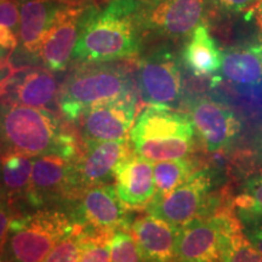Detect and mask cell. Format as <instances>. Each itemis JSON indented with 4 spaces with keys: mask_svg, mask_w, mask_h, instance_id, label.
I'll use <instances>...</instances> for the list:
<instances>
[{
    "mask_svg": "<svg viewBox=\"0 0 262 262\" xmlns=\"http://www.w3.org/2000/svg\"><path fill=\"white\" fill-rule=\"evenodd\" d=\"M143 0H108L91 12L81 29L73 60L104 63L136 58L146 32L142 21Z\"/></svg>",
    "mask_w": 262,
    "mask_h": 262,
    "instance_id": "obj_1",
    "label": "cell"
},
{
    "mask_svg": "<svg viewBox=\"0 0 262 262\" xmlns=\"http://www.w3.org/2000/svg\"><path fill=\"white\" fill-rule=\"evenodd\" d=\"M85 229L71 214L55 208L16 212L0 258L6 262H41L62 239Z\"/></svg>",
    "mask_w": 262,
    "mask_h": 262,
    "instance_id": "obj_2",
    "label": "cell"
},
{
    "mask_svg": "<svg viewBox=\"0 0 262 262\" xmlns=\"http://www.w3.org/2000/svg\"><path fill=\"white\" fill-rule=\"evenodd\" d=\"M137 86L123 66L83 63L72 72L58 93V106L64 119L74 122L96 104L137 96Z\"/></svg>",
    "mask_w": 262,
    "mask_h": 262,
    "instance_id": "obj_3",
    "label": "cell"
},
{
    "mask_svg": "<svg viewBox=\"0 0 262 262\" xmlns=\"http://www.w3.org/2000/svg\"><path fill=\"white\" fill-rule=\"evenodd\" d=\"M191 117L170 107L148 106L130 131L134 150L152 163L186 158L194 149Z\"/></svg>",
    "mask_w": 262,
    "mask_h": 262,
    "instance_id": "obj_4",
    "label": "cell"
},
{
    "mask_svg": "<svg viewBox=\"0 0 262 262\" xmlns=\"http://www.w3.org/2000/svg\"><path fill=\"white\" fill-rule=\"evenodd\" d=\"M62 131L50 111L0 97V156L57 153Z\"/></svg>",
    "mask_w": 262,
    "mask_h": 262,
    "instance_id": "obj_5",
    "label": "cell"
},
{
    "mask_svg": "<svg viewBox=\"0 0 262 262\" xmlns=\"http://www.w3.org/2000/svg\"><path fill=\"white\" fill-rule=\"evenodd\" d=\"M136 86L140 97L149 106L170 107L181 98L182 75L172 50L158 47L137 62Z\"/></svg>",
    "mask_w": 262,
    "mask_h": 262,
    "instance_id": "obj_6",
    "label": "cell"
},
{
    "mask_svg": "<svg viewBox=\"0 0 262 262\" xmlns=\"http://www.w3.org/2000/svg\"><path fill=\"white\" fill-rule=\"evenodd\" d=\"M214 176V172L208 169L194 171L178 188L155 196L147 206V211L176 228H181L196 217L208 216Z\"/></svg>",
    "mask_w": 262,
    "mask_h": 262,
    "instance_id": "obj_7",
    "label": "cell"
},
{
    "mask_svg": "<svg viewBox=\"0 0 262 262\" xmlns=\"http://www.w3.org/2000/svg\"><path fill=\"white\" fill-rule=\"evenodd\" d=\"M72 217L89 232H114L130 229L129 206L117 194L116 187L97 185L79 191L73 196Z\"/></svg>",
    "mask_w": 262,
    "mask_h": 262,
    "instance_id": "obj_8",
    "label": "cell"
},
{
    "mask_svg": "<svg viewBox=\"0 0 262 262\" xmlns=\"http://www.w3.org/2000/svg\"><path fill=\"white\" fill-rule=\"evenodd\" d=\"M98 6L94 4H62L54 21L42 39L39 57L51 72H63L73 60L81 29L91 12Z\"/></svg>",
    "mask_w": 262,
    "mask_h": 262,
    "instance_id": "obj_9",
    "label": "cell"
},
{
    "mask_svg": "<svg viewBox=\"0 0 262 262\" xmlns=\"http://www.w3.org/2000/svg\"><path fill=\"white\" fill-rule=\"evenodd\" d=\"M208 0H143L146 37L179 40L203 24Z\"/></svg>",
    "mask_w": 262,
    "mask_h": 262,
    "instance_id": "obj_10",
    "label": "cell"
},
{
    "mask_svg": "<svg viewBox=\"0 0 262 262\" xmlns=\"http://www.w3.org/2000/svg\"><path fill=\"white\" fill-rule=\"evenodd\" d=\"M73 162L58 153L35 157L26 204L32 209H40L51 208L49 205L62 201H72Z\"/></svg>",
    "mask_w": 262,
    "mask_h": 262,
    "instance_id": "obj_11",
    "label": "cell"
},
{
    "mask_svg": "<svg viewBox=\"0 0 262 262\" xmlns=\"http://www.w3.org/2000/svg\"><path fill=\"white\" fill-rule=\"evenodd\" d=\"M86 146L83 155L73 162L74 195L84 188L110 183L119 164L131 153L127 139L102 141Z\"/></svg>",
    "mask_w": 262,
    "mask_h": 262,
    "instance_id": "obj_12",
    "label": "cell"
},
{
    "mask_svg": "<svg viewBox=\"0 0 262 262\" xmlns=\"http://www.w3.org/2000/svg\"><path fill=\"white\" fill-rule=\"evenodd\" d=\"M231 212L201 216L179 228L178 262H220V245Z\"/></svg>",
    "mask_w": 262,
    "mask_h": 262,
    "instance_id": "obj_13",
    "label": "cell"
},
{
    "mask_svg": "<svg viewBox=\"0 0 262 262\" xmlns=\"http://www.w3.org/2000/svg\"><path fill=\"white\" fill-rule=\"evenodd\" d=\"M137 97L96 104L81 116V130L86 145L102 141L125 140L130 136L136 113Z\"/></svg>",
    "mask_w": 262,
    "mask_h": 262,
    "instance_id": "obj_14",
    "label": "cell"
},
{
    "mask_svg": "<svg viewBox=\"0 0 262 262\" xmlns=\"http://www.w3.org/2000/svg\"><path fill=\"white\" fill-rule=\"evenodd\" d=\"M191 120L208 152H220L238 135L241 124L234 113L224 104L199 98L191 106Z\"/></svg>",
    "mask_w": 262,
    "mask_h": 262,
    "instance_id": "obj_15",
    "label": "cell"
},
{
    "mask_svg": "<svg viewBox=\"0 0 262 262\" xmlns=\"http://www.w3.org/2000/svg\"><path fill=\"white\" fill-rule=\"evenodd\" d=\"M116 191L129 208L148 206L156 195L155 165L137 153H130L117 168Z\"/></svg>",
    "mask_w": 262,
    "mask_h": 262,
    "instance_id": "obj_16",
    "label": "cell"
},
{
    "mask_svg": "<svg viewBox=\"0 0 262 262\" xmlns=\"http://www.w3.org/2000/svg\"><path fill=\"white\" fill-rule=\"evenodd\" d=\"M130 229L145 262H178L179 228L148 214L134 219Z\"/></svg>",
    "mask_w": 262,
    "mask_h": 262,
    "instance_id": "obj_17",
    "label": "cell"
},
{
    "mask_svg": "<svg viewBox=\"0 0 262 262\" xmlns=\"http://www.w3.org/2000/svg\"><path fill=\"white\" fill-rule=\"evenodd\" d=\"M19 9L18 45L29 57L39 56L42 39L62 3L56 0H17Z\"/></svg>",
    "mask_w": 262,
    "mask_h": 262,
    "instance_id": "obj_18",
    "label": "cell"
},
{
    "mask_svg": "<svg viewBox=\"0 0 262 262\" xmlns=\"http://www.w3.org/2000/svg\"><path fill=\"white\" fill-rule=\"evenodd\" d=\"M17 74L3 96L25 106L41 110H48L54 104L58 84L51 71L37 68L26 72L19 78Z\"/></svg>",
    "mask_w": 262,
    "mask_h": 262,
    "instance_id": "obj_19",
    "label": "cell"
},
{
    "mask_svg": "<svg viewBox=\"0 0 262 262\" xmlns=\"http://www.w3.org/2000/svg\"><path fill=\"white\" fill-rule=\"evenodd\" d=\"M34 158L22 153L0 156V201L11 205L16 212L18 205L26 203Z\"/></svg>",
    "mask_w": 262,
    "mask_h": 262,
    "instance_id": "obj_20",
    "label": "cell"
},
{
    "mask_svg": "<svg viewBox=\"0 0 262 262\" xmlns=\"http://www.w3.org/2000/svg\"><path fill=\"white\" fill-rule=\"evenodd\" d=\"M182 60L195 77H209L221 70L222 52L204 22L189 35L183 49Z\"/></svg>",
    "mask_w": 262,
    "mask_h": 262,
    "instance_id": "obj_21",
    "label": "cell"
},
{
    "mask_svg": "<svg viewBox=\"0 0 262 262\" xmlns=\"http://www.w3.org/2000/svg\"><path fill=\"white\" fill-rule=\"evenodd\" d=\"M222 75L239 85L257 84L262 80V44L229 48L222 52Z\"/></svg>",
    "mask_w": 262,
    "mask_h": 262,
    "instance_id": "obj_22",
    "label": "cell"
},
{
    "mask_svg": "<svg viewBox=\"0 0 262 262\" xmlns=\"http://www.w3.org/2000/svg\"><path fill=\"white\" fill-rule=\"evenodd\" d=\"M220 262H262V255L244 235L239 219L232 214L222 234Z\"/></svg>",
    "mask_w": 262,
    "mask_h": 262,
    "instance_id": "obj_23",
    "label": "cell"
},
{
    "mask_svg": "<svg viewBox=\"0 0 262 262\" xmlns=\"http://www.w3.org/2000/svg\"><path fill=\"white\" fill-rule=\"evenodd\" d=\"M193 172V164L185 158L158 162L155 165V196L164 195L178 188Z\"/></svg>",
    "mask_w": 262,
    "mask_h": 262,
    "instance_id": "obj_24",
    "label": "cell"
},
{
    "mask_svg": "<svg viewBox=\"0 0 262 262\" xmlns=\"http://www.w3.org/2000/svg\"><path fill=\"white\" fill-rule=\"evenodd\" d=\"M235 208L239 220L262 217V173L253 176L244 183L235 196Z\"/></svg>",
    "mask_w": 262,
    "mask_h": 262,
    "instance_id": "obj_25",
    "label": "cell"
},
{
    "mask_svg": "<svg viewBox=\"0 0 262 262\" xmlns=\"http://www.w3.org/2000/svg\"><path fill=\"white\" fill-rule=\"evenodd\" d=\"M113 232L84 231L79 262H111L110 241Z\"/></svg>",
    "mask_w": 262,
    "mask_h": 262,
    "instance_id": "obj_26",
    "label": "cell"
},
{
    "mask_svg": "<svg viewBox=\"0 0 262 262\" xmlns=\"http://www.w3.org/2000/svg\"><path fill=\"white\" fill-rule=\"evenodd\" d=\"M111 262H145L136 239L129 229H117L110 241Z\"/></svg>",
    "mask_w": 262,
    "mask_h": 262,
    "instance_id": "obj_27",
    "label": "cell"
},
{
    "mask_svg": "<svg viewBox=\"0 0 262 262\" xmlns=\"http://www.w3.org/2000/svg\"><path fill=\"white\" fill-rule=\"evenodd\" d=\"M84 231L81 229L62 239L41 262H79Z\"/></svg>",
    "mask_w": 262,
    "mask_h": 262,
    "instance_id": "obj_28",
    "label": "cell"
},
{
    "mask_svg": "<svg viewBox=\"0 0 262 262\" xmlns=\"http://www.w3.org/2000/svg\"><path fill=\"white\" fill-rule=\"evenodd\" d=\"M19 9L17 0H0V29L18 33Z\"/></svg>",
    "mask_w": 262,
    "mask_h": 262,
    "instance_id": "obj_29",
    "label": "cell"
},
{
    "mask_svg": "<svg viewBox=\"0 0 262 262\" xmlns=\"http://www.w3.org/2000/svg\"><path fill=\"white\" fill-rule=\"evenodd\" d=\"M12 54V51L4 50V49H0V96H3L8 90L10 84L12 83L16 74L18 73L19 68L12 63L10 60V55Z\"/></svg>",
    "mask_w": 262,
    "mask_h": 262,
    "instance_id": "obj_30",
    "label": "cell"
},
{
    "mask_svg": "<svg viewBox=\"0 0 262 262\" xmlns=\"http://www.w3.org/2000/svg\"><path fill=\"white\" fill-rule=\"evenodd\" d=\"M239 221L245 237L262 255V217L244 219Z\"/></svg>",
    "mask_w": 262,
    "mask_h": 262,
    "instance_id": "obj_31",
    "label": "cell"
},
{
    "mask_svg": "<svg viewBox=\"0 0 262 262\" xmlns=\"http://www.w3.org/2000/svg\"><path fill=\"white\" fill-rule=\"evenodd\" d=\"M260 0H208L209 4L225 12H241L256 4Z\"/></svg>",
    "mask_w": 262,
    "mask_h": 262,
    "instance_id": "obj_32",
    "label": "cell"
},
{
    "mask_svg": "<svg viewBox=\"0 0 262 262\" xmlns=\"http://www.w3.org/2000/svg\"><path fill=\"white\" fill-rule=\"evenodd\" d=\"M16 214L15 209L4 201H0V249L4 244L8 235L10 224Z\"/></svg>",
    "mask_w": 262,
    "mask_h": 262,
    "instance_id": "obj_33",
    "label": "cell"
},
{
    "mask_svg": "<svg viewBox=\"0 0 262 262\" xmlns=\"http://www.w3.org/2000/svg\"><path fill=\"white\" fill-rule=\"evenodd\" d=\"M254 148H255L254 149L255 150V157H256V159L262 164V133H261V135L257 137L256 142H255Z\"/></svg>",
    "mask_w": 262,
    "mask_h": 262,
    "instance_id": "obj_34",
    "label": "cell"
},
{
    "mask_svg": "<svg viewBox=\"0 0 262 262\" xmlns=\"http://www.w3.org/2000/svg\"><path fill=\"white\" fill-rule=\"evenodd\" d=\"M62 4H94V3H98L101 0H56Z\"/></svg>",
    "mask_w": 262,
    "mask_h": 262,
    "instance_id": "obj_35",
    "label": "cell"
},
{
    "mask_svg": "<svg viewBox=\"0 0 262 262\" xmlns=\"http://www.w3.org/2000/svg\"><path fill=\"white\" fill-rule=\"evenodd\" d=\"M256 15H257V19L260 22V25L262 26V0L258 3L256 6Z\"/></svg>",
    "mask_w": 262,
    "mask_h": 262,
    "instance_id": "obj_36",
    "label": "cell"
},
{
    "mask_svg": "<svg viewBox=\"0 0 262 262\" xmlns=\"http://www.w3.org/2000/svg\"><path fill=\"white\" fill-rule=\"evenodd\" d=\"M0 262H6V261H4V260H2V258H0Z\"/></svg>",
    "mask_w": 262,
    "mask_h": 262,
    "instance_id": "obj_37",
    "label": "cell"
},
{
    "mask_svg": "<svg viewBox=\"0 0 262 262\" xmlns=\"http://www.w3.org/2000/svg\"><path fill=\"white\" fill-rule=\"evenodd\" d=\"M261 44H262V42H261Z\"/></svg>",
    "mask_w": 262,
    "mask_h": 262,
    "instance_id": "obj_38",
    "label": "cell"
}]
</instances>
